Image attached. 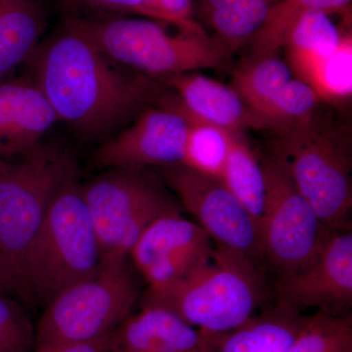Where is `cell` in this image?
I'll return each mask as SVG.
<instances>
[{
  "label": "cell",
  "instance_id": "1",
  "mask_svg": "<svg viewBox=\"0 0 352 352\" xmlns=\"http://www.w3.org/2000/svg\"><path fill=\"white\" fill-rule=\"evenodd\" d=\"M29 61L58 122L88 140L104 142L166 95L154 78L113 61L67 19Z\"/></svg>",
  "mask_w": 352,
  "mask_h": 352
},
{
  "label": "cell",
  "instance_id": "2",
  "mask_svg": "<svg viewBox=\"0 0 352 352\" xmlns=\"http://www.w3.org/2000/svg\"><path fill=\"white\" fill-rule=\"evenodd\" d=\"M264 296L263 277L254 259L217 244L207 261L182 279L148 288L142 305L166 308L201 332L220 335L254 316Z\"/></svg>",
  "mask_w": 352,
  "mask_h": 352
},
{
  "label": "cell",
  "instance_id": "3",
  "mask_svg": "<svg viewBox=\"0 0 352 352\" xmlns=\"http://www.w3.org/2000/svg\"><path fill=\"white\" fill-rule=\"evenodd\" d=\"M102 252L78 179L51 203L25 254L22 281L31 305L46 307L63 289L91 276Z\"/></svg>",
  "mask_w": 352,
  "mask_h": 352
},
{
  "label": "cell",
  "instance_id": "4",
  "mask_svg": "<svg viewBox=\"0 0 352 352\" xmlns=\"http://www.w3.org/2000/svg\"><path fill=\"white\" fill-rule=\"evenodd\" d=\"M76 175L75 157L55 142L41 140L19 156L0 159V250L21 281L25 254L51 203Z\"/></svg>",
  "mask_w": 352,
  "mask_h": 352
},
{
  "label": "cell",
  "instance_id": "5",
  "mask_svg": "<svg viewBox=\"0 0 352 352\" xmlns=\"http://www.w3.org/2000/svg\"><path fill=\"white\" fill-rule=\"evenodd\" d=\"M66 19L113 61L152 78L162 80L198 69L219 68L232 54L208 34L180 32L173 36L155 20Z\"/></svg>",
  "mask_w": 352,
  "mask_h": 352
},
{
  "label": "cell",
  "instance_id": "6",
  "mask_svg": "<svg viewBox=\"0 0 352 352\" xmlns=\"http://www.w3.org/2000/svg\"><path fill=\"white\" fill-rule=\"evenodd\" d=\"M276 132L296 187L324 226L351 230V149L349 133L318 113Z\"/></svg>",
  "mask_w": 352,
  "mask_h": 352
},
{
  "label": "cell",
  "instance_id": "7",
  "mask_svg": "<svg viewBox=\"0 0 352 352\" xmlns=\"http://www.w3.org/2000/svg\"><path fill=\"white\" fill-rule=\"evenodd\" d=\"M138 298L127 259L102 261L94 275L63 289L44 307L36 351L105 337L131 314Z\"/></svg>",
  "mask_w": 352,
  "mask_h": 352
},
{
  "label": "cell",
  "instance_id": "8",
  "mask_svg": "<svg viewBox=\"0 0 352 352\" xmlns=\"http://www.w3.org/2000/svg\"><path fill=\"white\" fill-rule=\"evenodd\" d=\"M102 261H124L143 231L161 215L180 208L144 170L108 168L82 185Z\"/></svg>",
  "mask_w": 352,
  "mask_h": 352
},
{
  "label": "cell",
  "instance_id": "9",
  "mask_svg": "<svg viewBox=\"0 0 352 352\" xmlns=\"http://www.w3.org/2000/svg\"><path fill=\"white\" fill-rule=\"evenodd\" d=\"M265 198L259 222L261 256L280 277L302 270L318 256L332 229L321 223L298 191L283 153L261 163Z\"/></svg>",
  "mask_w": 352,
  "mask_h": 352
},
{
  "label": "cell",
  "instance_id": "10",
  "mask_svg": "<svg viewBox=\"0 0 352 352\" xmlns=\"http://www.w3.org/2000/svg\"><path fill=\"white\" fill-rule=\"evenodd\" d=\"M189 122L175 94L142 111L129 126L102 143L94 154L96 168L145 170L182 164Z\"/></svg>",
  "mask_w": 352,
  "mask_h": 352
},
{
  "label": "cell",
  "instance_id": "11",
  "mask_svg": "<svg viewBox=\"0 0 352 352\" xmlns=\"http://www.w3.org/2000/svg\"><path fill=\"white\" fill-rule=\"evenodd\" d=\"M162 175L208 237L254 261L261 256L258 226L222 179L183 164L164 166Z\"/></svg>",
  "mask_w": 352,
  "mask_h": 352
},
{
  "label": "cell",
  "instance_id": "12",
  "mask_svg": "<svg viewBox=\"0 0 352 352\" xmlns=\"http://www.w3.org/2000/svg\"><path fill=\"white\" fill-rule=\"evenodd\" d=\"M210 238L196 222L173 212L161 215L143 231L129 252L149 288L168 286L210 258Z\"/></svg>",
  "mask_w": 352,
  "mask_h": 352
},
{
  "label": "cell",
  "instance_id": "13",
  "mask_svg": "<svg viewBox=\"0 0 352 352\" xmlns=\"http://www.w3.org/2000/svg\"><path fill=\"white\" fill-rule=\"evenodd\" d=\"M278 305L302 312L340 314L352 305V233L332 230L318 256L302 270L278 279Z\"/></svg>",
  "mask_w": 352,
  "mask_h": 352
},
{
  "label": "cell",
  "instance_id": "14",
  "mask_svg": "<svg viewBox=\"0 0 352 352\" xmlns=\"http://www.w3.org/2000/svg\"><path fill=\"white\" fill-rule=\"evenodd\" d=\"M58 122L31 76L0 82V159H12L41 142Z\"/></svg>",
  "mask_w": 352,
  "mask_h": 352
},
{
  "label": "cell",
  "instance_id": "15",
  "mask_svg": "<svg viewBox=\"0 0 352 352\" xmlns=\"http://www.w3.org/2000/svg\"><path fill=\"white\" fill-rule=\"evenodd\" d=\"M212 336L166 308L142 305L140 311L129 314L110 333L106 352H193Z\"/></svg>",
  "mask_w": 352,
  "mask_h": 352
},
{
  "label": "cell",
  "instance_id": "16",
  "mask_svg": "<svg viewBox=\"0 0 352 352\" xmlns=\"http://www.w3.org/2000/svg\"><path fill=\"white\" fill-rule=\"evenodd\" d=\"M186 112L232 132L264 129L232 87L196 72L162 78Z\"/></svg>",
  "mask_w": 352,
  "mask_h": 352
},
{
  "label": "cell",
  "instance_id": "17",
  "mask_svg": "<svg viewBox=\"0 0 352 352\" xmlns=\"http://www.w3.org/2000/svg\"><path fill=\"white\" fill-rule=\"evenodd\" d=\"M294 78L314 90L322 103L342 108L352 96V36L346 32L332 52L284 50Z\"/></svg>",
  "mask_w": 352,
  "mask_h": 352
},
{
  "label": "cell",
  "instance_id": "18",
  "mask_svg": "<svg viewBox=\"0 0 352 352\" xmlns=\"http://www.w3.org/2000/svg\"><path fill=\"white\" fill-rule=\"evenodd\" d=\"M47 24L43 0H0V82L31 59Z\"/></svg>",
  "mask_w": 352,
  "mask_h": 352
},
{
  "label": "cell",
  "instance_id": "19",
  "mask_svg": "<svg viewBox=\"0 0 352 352\" xmlns=\"http://www.w3.org/2000/svg\"><path fill=\"white\" fill-rule=\"evenodd\" d=\"M300 312L277 305L230 332L214 335V352H291L302 326Z\"/></svg>",
  "mask_w": 352,
  "mask_h": 352
},
{
  "label": "cell",
  "instance_id": "20",
  "mask_svg": "<svg viewBox=\"0 0 352 352\" xmlns=\"http://www.w3.org/2000/svg\"><path fill=\"white\" fill-rule=\"evenodd\" d=\"M351 7V0H279L250 39L251 54L248 58L256 59L279 55L292 28L307 11L320 9L329 15H347Z\"/></svg>",
  "mask_w": 352,
  "mask_h": 352
},
{
  "label": "cell",
  "instance_id": "21",
  "mask_svg": "<svg viewBox=\"0 0 352 352\" xmlns=\"http://www.w3.org/2000/svg\"><path fill=\"white\" fill-rule=\"evenodd\" d=\"M293 78L288 64L279 55L256 59L247 58L234 71L231 87L263 124L261 118L266 109Z\"/></svg>",
  "mask_w": 352,
  "mask_h": 352
},
{
  "label": "cell",
  "instance_id": "22",
  "mask_svg": "<svg viewBox=\"0 0 352 352\" xmlns=\"http://www.w3.org/2000/svg\"><path fill=\"white\" fill-rule=\"evenodd\" d=\"M222 182L248 210L258 226L263 217L265 182L259 163L244 133L233 132Z\"/></svg>",
  "mask_w": 352,
  "mask_h": 352
},
{
  "label": "cell",
  "instance_id": "23",
  "mask_svg": "<svg viewBox=\"0 0 352 352\" xmlns=\"http://www.w3.org/2000/svg\"><path fill=\"white\" fill-rule=\"evenodd\" d=\"M178 104L189 122L182 164L201 175L222 179L233 132L194 117L183 109L179 101Z\"/></svg>",
  "mask_w": 352,
  "mask_h": 352
},
{
  "label": "cell",
  "instance_id": "24",
  "mask_svg": "<svg viewBox=\"0 0 352 352\" xmlns=\"http://www.w3.org/2000/svg\"><path fill=\"white\" fill-rule=\"evenodd\" d=\"M351 347V315L317 310L303 317L291 352H346Z\"/></svg>",
  "mask_w": 352,
  "mask_h": 352
},
{
  "label": "cell",
  "instance_id": "25",
  "mask_svg": "<svg viewBox=\"0 0 352 352\" xmlns=\"http://www.w3.org/2000/svg\"><path fill=\"white\" fill-rule=\"evenodd\" d=\"M321 103L309 85L293 78L271 101L261 120L265 129L281 131L314 117Z\"/></svg>",
  "mask_w": 352,
  "mask_h": 352
},
{
  "label": "cell",
  "instance_id": "26",
  "mask_svg": "<svg viewBox=\"0 0 352 352\" xmlns=\"http://www.w3.org/2000/svg\"><path fill=\"white\" fill-rule=\"evenodd\" d=\"M346 34H342L325 11L314 9L296 21L287 36L284 50L332 52L339 47Z\"/></svg>",
  "mask_w": 352,
  "mask_h": 352
},
{
  "label": "cell",
  "instance_id": "27",
  "mask_svg": "<svg viewBox=\"0 0 352 352\" xmlns=\"http://www.w3.org/2000/svg\"><path fill=\"white\" fill-rule=\"evenodd\" d=\"M36 327L25 305L0 293V352H34Z\"/></svg>",
  "mask_w": 352,
  "mask_h": 352
},
{
  "label": "cell",
  "instance_id": "28",
  "mask_svg": "<svg viewBox=\"0 0 352 352\" xmlns=\"http://www.w3.org/2000/svg\"><path fill=\"white\" fill-rule=\"evenodd\" d=\"M68 17L80 20H107L136 14L157 21L152 0H59Z\"/></svg>",
  "mask_w": 352,
  "mask_h": 352
},
{
  "label": "cell",
  "instance_id": "29",
  "mask_svg": "<svg viewBox=\"0 0 352 352\" xmlns=\"http://www.w3.org/2000/svg\"><path fill=\"white\" fill-rule=\"evenodd\" d=\"M157 22L175 25L182 32L205 36L206 32L192 18V0H152Z\"/></svg>",
  "mask_w": 352,
  "mask_h": 352
},
{
  "label": "cell",
  "instance_id": "30",
  "mask_svg": "<svg viewBox=\"0 0 352 352\" xmlns=\"http://www.w3.org/2000/svg\"><path fill=\"white\" fill-rule=\"evenodd\" d=\"M0 293L18 298L25 305H31L22 281L12 264L0 250Z\"/></svg>",
  "mask_w": 352,
  "mask_h": 352
},
{
  "label": "cell",
  "instance_id": "31",
  "mask_svg": "<svg viewBox=\"0 0 352 352\" xmlns=\"http://www.w3.org/2000/svg\"><path fill=\"white\" fill-rule=\"evenodd\" d=\"M109 335L101 339L80 344H62L47 349H38L34 352H106L107 351Z\"/></svg>",
  "mask_w": 352,
  "mask_h": 352
},
{
  "label": "cell",
  "instance_id": "32",
  "mask_svg": "<svg viewBox=\"0 0 352 352\" xmlns=\"http://www.w3.org/2000/svg\"><path fill=\"white\" fill-rule=\"evenodd\" d=\"M256 0H199L198 12L201 17L215 9L244 6Z\"/></svg>",
  "mask_w": 352,
  "mask_h": 352
},
{
  "label": "cell",
  "instance_id": "33",
  "mask_svg": "<svg viewBox=\"0 0 352 352\" xmlns=\"http://www.w3.org/2000/svg\"><path fill=\"white\" fill-rule=\"evenodd\" d=\"M193 352H214V349H212V339H210L207 344H205V346L200 347V349Z\"/></svg>",
  "mask_w": 352,
  "mask_h": 352
},
{
  "label": "cell",
  "instance_id": "34",
  "mask_svg": "<svg viewBox=\"0 0 352 352\" xmlns=\"http://www.w3.org/2000/svg\"><path fill=\"white\" fill-rule=\"evenodd\" d=\"M346 352H352V347H351V349H347Z\"/></svg>",
  "mask_w": 352,
  "mask_h": 352
}]
</instances>
